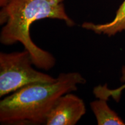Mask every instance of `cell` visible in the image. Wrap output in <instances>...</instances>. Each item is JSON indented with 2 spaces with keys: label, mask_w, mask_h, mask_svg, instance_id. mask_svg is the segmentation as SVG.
<instances>
[{
  "label": "cell",
  "mask_w": 125,
  "mask_h": 125,
  "mask_svg": "<svg viewBox=\"0 0 125 125\" xmlns=\"http://www.w3.org/2000/svg\"><path fill=\"white\" fill-rule=\"evenodd\" d=\"M122 82L125 83L119 88L115 90H110L107 88V86H98L94 89V94L98 98H101L107 100L109 97H112L115 100L118 101L121 96V92L125 89V67H123L122 70Z\"/></svg>",
  "instance_id": "7"
},
{
  "label": "cell",
  "mask_w": 125,
  "mask_h": 125,
  "mask_svg": "<svg viewBox=\"0 0 125 125\" xmlns=\"http://www.w3.org/2000/svg\"><path fill=\"white\" fill-rule=\"evenodd\" d=\"M86 109L83 100L68 93L57 100L50 111L45 125H74L85 115Z\"/></svg>",
  "instance_id": "4"
},
{
  "label": "cell",
  "mask_w": 125,
  "mask_h": 125,
  "mask_svg": "<svg viewBox=\"0 0 125 125\" xmlns=\"http://www.w3.org/2000/svg\"><path fill=\"white\" fill-rule=\"evenodd\" d=\"M98 99L92 101L90 104L98 125H125L118 114L108 105L106 100Z\"/></svg>",
  "instance_id": "6"
},
{
  "label": "cell",
  "mask_w": 125,
  "mask_h": 125,
  "mask_svg": "<svg viewBox=\"0 0 125 125\" xmlns=\"http://www.w3.org/2000/svg\"><path fill=\"white\" fill-rule=\"evenodd\" d=\"M64 1L8 0L0 11V24H5L0 34L1 43H22L30 53L34 65L41 69H51L55 65V59L32 42L30 29L34 22L46 18L63 20L69 27L74 26V20L65 12Z\"/></svg>",
  "instance_id": "1"
},
{
  "label": "cell",
  "mask_w": 125,
  "mask_h": 125,
  "mask_svg": "<svg viewBox=\"0 0 125 125\" xmlns=\"http://www.w3.org/2000/svg\"><path fill=\"white\" fill-rule=\"evenodd\" d=\"M8 0H0V6H1V7H2L4 5H5V4L8 2Z\"/></svg>",
  "instance_id": "8"
},
{
  "label": "cell",
  "mask_w": 125,
  "mask_h": 125,
  "mask_svg": "<svg viewBox=\"0 0 125 125\" xmlns=\"http://www.w3.org/2000/svg\"><path fill=\"white\" fill-rule=\"evenodd\" d=\"M85 79L76 72L61 73L52 83H37L21 87L0 101V122L8 125L45 124L59 98L77 90Z\"/></svg>",
  "instance_id": "2"
},
{
  "label": "cell",
  "mask_w": 125,
  "mask_h": 125,
  "mask_svg": "<svg viewBox=\"0 0 125 125\" xmlns=\"http://www.w3.org/2000/svg\"><path fill=\"white\" fill-rule=\"evenodd\" d=\"M82 27L96 34H104L108 36L114 35L125 31V0L117 10L115 18L111 21L100 24L85 22L82 24Z\"/></svg>",
  "instance_id": "5"
},
{
  "label": "cell",
  "mask_w": 125,
  "mask_h": 125,
  "mask_svg": "<svg viewBox=\"0 0 125 125\" xmlns=\"http://www.w3.org/2000/svg\"><path fill=\"white\" fill-rule=\"evenodd\" d=\"M27 50L0 53V97L7 96L29 85L52 83L56 81L49 75L35 70Z\"/></svg>",
  "instance_id": "3"
}]
</instances>
